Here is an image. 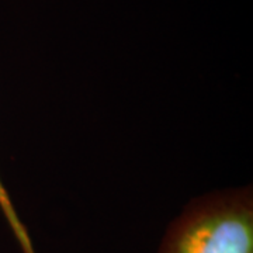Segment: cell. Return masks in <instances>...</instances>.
Wrapping results in <instances>:
<instances>
[{
  "mask_svg": "<svg viewBox=\"0 0 253 253\" xmlns=\"http://www.w3.org/2000/svg\"><path fill=\"white\" fill-rule=\"evenodd\" d=\"M158 253H253L252 191L211 193L168 226Z\"/></svg>",
  "mask_w": 253,
  "mask_h": 253,
  "instance_id": "1",
  "label": "cell"
},
{
  "mask_svg": "<svg viewBox=\"0 0 253 253\" xmlns=\"http://www.w3.org/2000/svg\"><path fill=\"white\" fill-rule=\"evenodd\" d=\"M0 210L3 212V215L6 218L7 224L11 228L13 234H14V238L16 241L20 245L23 253H36V249H34V245L31 242V238H30V234L26 229L24 224L21 222V219L18 218L17 211L11 203V199H10L9 193L6 187L3 186L1 183V179H0Z\"/></svg>",
  "mask_w": 253,
  "mask_h": 253,
  "instance_id": "2",
  "label": "cell"
}]
</instances>
